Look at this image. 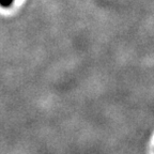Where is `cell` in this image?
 <instances>
[{
	"label": "cell",
	"instance_id": "cell-1",
	"mask_svg": "<svg viewBox=\"0 0 154 154\" xmlns=\"http://www.w3.org/2000/svg\"><path fill=\"white\" fill-rule=\"evenodd\" d=\"M12 2H13V0H0V5L5 8L10 7V5H12Z\"/></svg>",
	"mask_w": 154,
	"mask_h": 154
}]
</instances>
